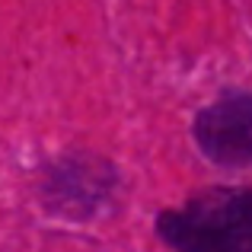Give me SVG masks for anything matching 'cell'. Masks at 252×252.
<instances>
[{"label": "cell", "instance_id": "6da1fadb", "mask_svg": "<svg viewBox=\"0 0 252 252\" xmlns=\"http://www.w3.org/2000/svg\"><path fill=\"white\" fill-rule=\"evenodd\" d=\"M157 230L176 252H252L249 195L243 189H208L182 211L160 214Z\"/></svg>", "mask_w": 252, "mask_h": 252}, {"label": "cell", "instance_id": "7a4b0ae2", "mask_svg": "<svg viewBox=\"0 0 252 252\" xmlns=\"http://www.w3.org/2000/svg\"><path fill=\"white\" fill-rule=\"evenodd\" d=\"M195 141L214 163L243 166L252 154V99L249 93H227L198 112L195 118Z\"/></svg>", "mask_w": 252, "mask_h": 252}]
</instances>
